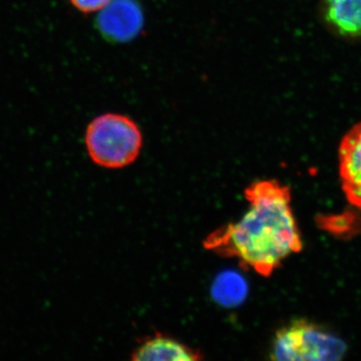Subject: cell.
I'll return each mask as SVG.
<instances>
[{
    "instance_id": "obj_1",
    "label": "cell",
    "mask_w": 361,
    "mask_h": 361,
    "mask_svg": "<svg viewBox=\"0 0 361 361\" xmlns=\"http://www.w3.org/2000/svg\"><path fill=\"white\" fill-rule=\"evenodd\" d=\"M244 196L250 209L238 222L210 233L203 246L221 257L236 259L244 269L269 277L303 248L290 188L277 180H256Z\"/></svg>"
},
{
    "instance_id": "obj_2",
    "label": "cell",
    "mask_w": 361,
    "mask_h": 361,
    "mask_svg": "<svg viewBox=\"0 0 361 361\" xmlns=\"http://www.w3.org/2000/svg\"><path fill=\"white\" fill-rule=\"evenodd\" d=\"M85 148L99 167L121 169L134 163L142 147V135L133 118L120 114H104L87 126Z\"/></svg>"
},
{
    "instance_id": "obj_3",
    "label": "cell",
    "mask_w": 361,
    "mask_h": 361,
    "mask_svg": "<svg viewBox=\"0 0 361 361\" xmlns=\"http://www.w3.org/2000/svg\"><path fill=\"white\" fill-rule=\"evenodd\" d=\"M348 344L334 332L307 319H295L278 330L271 345L270 360H341Z\"/></svg>"
},
{
    "instance_id": "obj_4",
    "label": "cell",
    "mask_w": 361,
    "mask_h": 361,
    "mask_svg": "<svg viewBox=\"0 0 361 361\" xmlns=\"http://www.w3.org/2000/svg\"><path fill=\"white\" fill-rule=\"evenodd\" d=\"M142 21L141 7L134 0H111L99 11L97 27L106 40L123 42L134 39Z\"/></svg>"
},
{
    "instance_id": "obj_5",
    "label": "cell",
    "mask_w": 361,
    "mask_h": 361,
    "mask_svg": "<svg viewBox=\"0 0 361 361\" xmlns=\"http://www.w3.org/2000/svg\"><path fill=\"white\" fill-rule=\"evenodd\" d=\"M338 171L346 199L361 210V122L342 137L338 148Z\"/></svg>"
},
{
    "instance_id": "obj_6",
    "label": "cell",
    "mask_w": 361,
    "mask_h": 361,
    "mask_svg": "<svg viewBox=\"0 0 361 361\" xmlns=\"http://www.w3.org/2000/svg\"><path fill=\"white\" fill-rule=\"evenodd\" d=\"M198 349L190 348L174 337L157 332L146 337L134 349L130 360L135 361H197L203 360Z\"/></svg>"
},
{
    "instance_id": "obj_7",
    "label": "cell",
    "mask_w": 361,
    "mask_h": 361,
    "mask_svg": "<svg viewBox=\"0 0 361 361\" xmlns=\"http://www.w3.org/2000/svg\"><path fill=\"white\" fill-rule=\"evenodd\" d=\"M323 18L345 37H361V0H322Z\"/></svg>"
},
{
    "instance_id": "obj_8",
    "label": "cell",
    "mask_w": 361,
    "mask_h": 361,
    "mask_svg": "<svg viewBox=\"0 0 361 361\" xmlns=\"http://www.w3.org/2000/svg\"><path fill=\"white\" fill-rule=\"evenodd\" d=\"M248 294L246 280L234 271H226L216 278L212 286V296L216 302L227 307L239 305Z\"/></svg>"
},
{
    "instance_id": "obj_9",
    "label": "cell",
    "mask_w": 361,
    "mask_h": 361,
    "mask_svg": "<svg viewBox=\"0 0 361 361\" xmlns=\"http://www.w3.org/2000/svg\"><path fill=\"white\" fill-rule=\"evenodd\" d=\"M111 0H70L71 6L85 14L99 13Z\"/></svg>"
}]
</instances>
